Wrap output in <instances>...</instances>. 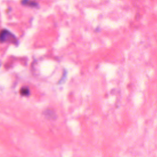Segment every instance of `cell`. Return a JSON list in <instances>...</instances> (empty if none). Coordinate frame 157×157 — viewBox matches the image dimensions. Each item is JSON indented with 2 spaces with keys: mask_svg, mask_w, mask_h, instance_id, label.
Instances as JSON below:
<instances>
[{
  "mask_svg": "<svg viewBox=\"0 0 157 157\" xmlns=\"http://www.w3.org/2000/svg\"><path fill=\"white\" fill-rule=\"evenodd\" d=\"M0 41L1 42L15 43L17 39L13 34L7 30L4 29L0 33Z\"/></svg>",
  "mask_w": 157,
  "mask_h": 157,
  "instance_id": "obj_1",
  "label": "cell"
},
{
  "mask_svg": "<svg viewBox=\"0 0 157 157\" xmlns=\"http://www.w3.org/2000/svg\"><path fill=\"white\" fill-rule=\"evenodd\" d=\"M28 93H29V90H28V89L27 88L24 87V88H21L20 90V94L21 95L26 96V95L28 94Z\"/></svg>",
  "mask_w": 157,
  "mask_h": 157,
  "instance_id": "obj_3",
  "label": "cell"
},
{
  "mask_svg": "<svg viewBox=\"0 0 157 157\" xmlns=\"http://www.w3.org/2000/svg\"><path fill=\"white\" fill-rule=\"evenodd\" d=\"M21 3L24 5L29 6L31 7H35V6H37V4L36 2L31 1V0H22Z\"/></svg>",
  "mask_w": 157,
  "mask_h": 157,
  "instance_id": "obj_2",
  "label": "cell"
}]
</instances>
